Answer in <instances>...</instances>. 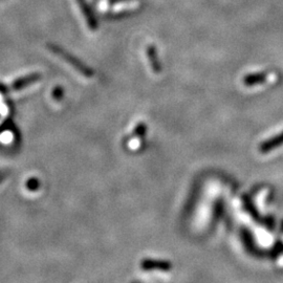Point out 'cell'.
Returning <instances> with one entry per match:
<instances>
[{"mask_svg":"<svg viewBox=\"0 0 283 283\" xmlns=\"http://www.w3.org/2000/svg\"><path fill=\"white\" fill-rule=\"evenodd\" d=\"M242 206H243V209L248 212V214L252 217V218L255 221H258L261 222V216L258 212V210L256 209V207H255L252 198L249 195H243L242 196Z\"/></svg>","mask_w":283,"mask_h":283,"instance_id":"obj_5","label":"cell"},{"mask_svg":"<svg viewBox=\"0 0 283 283\" xmlns=\"http://www.w3.org/2000/svg\"><path fill=\"white\" fill-rule=\"evenodd\" d=\"M56 53H58L59 55H61L63 58L68 61L69 63H71L73 68L77 70L79 72H81L83 75H85V77H87V78H91L92 75H93V71L89 69V68H87V66H85L84 64H82L80 61H78V60H75V59H73V58H71V56H69V55H66V54H64L63 52H60V51H56Z\"/></svg>","mask_w":283,"mask_h":283,"instance_id":"obj_4","label":"cell"},{"mask_svg":"<svg viewBox=\"0 0 283 283\" xmlns=\"http://www.w3.org/2000/svg\"><path fill=\"white\" fill-rule=\"evenodd\" d=\"M261 222L263 225H266L269 230H273L275 228V222H274L273 217H266L264 219H261Z\"/></svg>","mask_w":283,"mask_h":283,"instance_id":"obj_13","label":"cell"},{"mask_svg":"<svg viewBox=\"0 0 283 283\" xmlns=\"http://www.w3.org/2000/svg\"><path fill=\"white\" fill-rule=\"evenodd\" d=\"M240 238L242 240L245 250H247L251 255H253V256H259V255H261L262 252L260 251V249L257 248V245L255 244L254 237L249 229L247 228L240 229Z\"/></svg>","mask_w":283,"mask_h":283,"instance_id":"obj_2","label":"cell"},{"mask_svg":"<svg viewBox=\"0 0 283 283\" xmlns=\"http://www.w3.org/2000/svg\"><path fill=\"white\" fill-rule=\"evenodd\" d=\"M224 211H225V204H224L223 198H220V197L217 198L213 205L211 223L216 224L217 222H219L224 215Z\"/></svg>","mask_w":283,"mask_h":283,"instance_id":"obj_7","label":"cell"},{"mask_svg":"<svg viewBox=\"0 0 283 283\" xmlns=\"http://www.w3.org/2000/svg\"><path fill=\"white\" fill-rule=\"evenodd\" d=\"M148 55H149V60H150L151 66H152V70L154 71V72L158 73L160 71V65H159V62L156 58L155 51L153 49H150L148 51Z\"/></svg>","mask_w":283,"mask_h":283,"instance_id":"obj_10","label":"cell"},{"mask_svg":"<svg viewBox=\"0 0 283 283\" xmlns=\"http://www.w3.org/2000/svg\"><path fill=\"white\" fill-rule=\"evenodd\" d=\"M282 145H283V131L281 132V134H279L275 137H272L264 142H262L259 146V151L261 153L266 154V153L271 152V151H273V150H275L276 148L282 146Z\"/></svg>","mask_w":283,"mask_h":283,"instance_id":"obj_3","label":"cell"},{"mask_svg":"<svg viewBox=\"0 0 283 283\" xmlns=\"http://www.w3.org/2000/svg\"><path fill=\"white\" fill-rule=\"evenodd\" d=\"M40 79H41V74H39V73H33L30 75H25V77L16 80L12 84V89H14V90L22 89V88L28 86V85H32V84L36 83L37 81H39Z\"/></svg>","mask_w":283,"mask_h":283,"instance_id":"obj_6","label":"cell"},{"mask_svg":"<svg viewBox=\"0 0 283 283\" xmlns=\"http://www.w3.org/2000/svg\"><path fill=\"white\" fill-rule=\"evenodd\" d=\"M148 131V126L145 124L144 122H140L135 127L134 131H132L131 138H137V139H143L146 137Z\"/></svg>","mask_w":283,"mask_h":283,"instance_id":"obj_9","label":"cell"},{"mask_svg":"<svg viewBox=\"0 0 283 283\" xmlns=\"http://www.w3.org/2000/svg\"><path fill=\"white\" fill-rule=\"evenodd\" d=\"M267 80V74L263 72L259 73H252L245 75L243 78V84L245 86H255V85H259L264 83V81Z\"/></svg>","mask_w":283,"mask_h":283,"instance_id":"obj_8","label":"cell"},{"mask_svg":"<svg viewBox=\"0 0 283 283\" xmlns=\"http://www.w3.org/2000/svg\"><path fill=\"white\" fill-rule=\"evenodd\" d=\"M26 188L28 189L30 191H36L38 190V189L40 188V181L38 178L36 177H33V178H30L28 181L26 182Z\"/></svg>","mask_w":283,"mask_h":283,"instance_id":"obj_11","label":"cell"},{"mask_svg":"<svg viewBox=\"0 0 283 283\" xmlns=\"http://www.w3.org/2000/svg\"><path fill=\"white\" fill-rule=\"evenodd\" d=\"M52 96H53V99L55 101H61L64 97V89L60 86H57L53 89V92H52Z\"/></svg>","mask_w":283,"mask_h":283,"instance_id":"obj_12","label":"cell"},{"mask_svg":"<svg viewBox=\"0 0 283 283\" xmlns=\"http://www.w3.org/2000/svg\"><path fill=\"white\" fill-rule=\"evenodd\" d=\"M7 112H8V109H7L6 105L4 104V102H3L2 96H1V94H0V113H1V115L4 117V116L7 115Z\"/></svg>","mask_w":283,"mask_h":283,"instance_id":"obj_14","label":"cell"},{"mask_svg":"<svg viewBox=\"0 0 283 283\" xmlns=\"http://www.w3.org/2000/svg\"><path fill=\"white\" fill-rule=\"evenodd\" d=\"M141 269L143 271L169 272L172 269V263L167 260H154L146 258L141 261Z\"/></svg>","mask_w":283,"mask_h":283,"instance_id":"obj_1","label":"cell"},{"mask_svg":"<svg viewBox=\"0 0 283 283\" xmlns=\"http://www.w3.org/2000/svg\"><path fill=\"white\" fill-rule=\"evenodd\" d=\"M9 174V171L7 169H1L0 170V184H1L4 179L8 176Z\"/></svg>","mask_w":283,"mask_h":283,"instance_id":"obj_15","label":"cell"}]
</instances>
